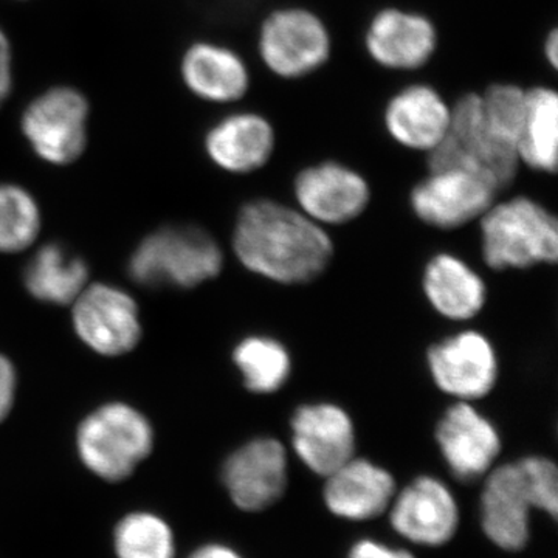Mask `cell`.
I'll return each instance as SVG.
<instances>
[{
    "label": "cell",
    "instance_id": "cell-25",
    "mask_svg": "<svg viewBox=\"0 0 558 558\" xmlns=\"http://www.w3.org/2000/svg\"><path fill=\"white\" fill-rule=\"evenodd\" d=\"M112 548L117 558L178 557L171 524L149 510H134L121 517L113 527Z\"/></svg>",
    "mask_w": 558,
    "mask_h": 558
},
{
    "label": "cell",
    "instance_id": "cell-4",
    "mask_svg": "<svg viewBox=\"0 0 558 558\" xmlns=\"http://www.w3.org/2000/svg\"><path fill=\"white\" fill-rule=\"evenodd\" d=\"M218 242L197 227H165L140 242L130 259L131 278L145 288L191 289L218 277Z\"/></svg>",
    "mask_w": 558,
    "mask_h": 558
},
{
    "label": "cell",
    "instance_id": "cell-18",
    "mask_svg": "<svg viewBox=\"0 0 558 558\" xmlns=\"http://www.w3.org/2000/svg\"><path fill=\"white\" fill-rule=\"evenodd\" d=\"M208 159L231 174H250L269 163L277 148L274 124L258 112L229 113L204 138Z\"/></svg>",
    "mask_w": 558,
    "mask_h": 558
},
{
    "label": "cell",
    "instance_id": "cell-35",
    "mask_svg": "<svg viewBox=\"0 0 558 558\" xmlns=\"http://www.w3.org/2000/svg\"><path fill=\"white\" fill-rule=\"evenodd\" d=\"M14 87V72L0 73V109L3 108Z\"/></svg>",
    "mask_w": 558,
    "mask_h": 558
},
{
    "label": "cell",
    "instance_id": "cell-30",
    "mask_svg": "<svg viewBox=\"0 0 558 558\" xmlns=\"http://www.w3.org/2000/svg\"><path fill=\"white\" fill-rule=\"evenodd\" d=\"M17 374L13 363L0 354V424L9 417L16 399Z\"/></svg>",
    "mask_w": 558,
    "mask_h": 558
},
{
    "label": "cell",
    "instance_id": "cell-15",
    "mask_svg": "<svg viewBox=\"0 0 558 558\" xmlns=\"http://www.w3.org/2000/svg\"><path fill=\"white\" fill-rule=\"evenodd\" d=\"M428 366L436 385L462 400L484 398L498 376L497 355L490 341L473 330L457 333L429 349Z\"/></svg>",
    "mask_w": 558,
    "mask_h": 558
},
{
    "label": "cell",
    "instance_id": "cell-19",
    "mask_svg": "<svg viewBox=\"0 0 558 558\" xmlns=\"http://www.w3.org/2000/svg\"><path fill=\"white\" fill-rule=\"evenodd\" d=\"M451 106L428 84H410L389 98L384 123L389 137L407 149L432 153L450 130Z\"/></svg>",
    "mask_w": 558,
    "mask_h": 558
},
{
    "label": "cell",
    "instance_id": "cell-34",
    "mask_svg": "<svg viewBox=\"0 0 558 558\" xmlns=\"http://www.w3.org/2000/svg\"><path fill=\"white\" fill-rule=\"evenodd\" d=\"M543 53H545L546 62L553 68L558 70V31L550 28L546 35L545 44H543Z\"/></svg>",
    "mask_w": 558,
    "mask_h": 558
},
{
    "label": "cell",
    "instance_id": "cell-6",
    "mask_svg": "<svg viewBox=\"0 0 558 558\" xmlns=\"http://www.w3.org/2000/svg\"><path fill=\"white\" fill-rule=\"evenodd\" d=\"M90 102L73 86L40 92L22 110V135L36 157L53 167L78 161L89 145Z\"/></svg>",
    "mask_w": 558,
    "mask_h": 558
},
{
    "label": "cell",
    "instance_id": "cell-9",
    "mask_svg": "<svg viewBox=\"0 0 558 558\" xmlns=\"http://www.w3.org/2000/svg\"><path fill=\"white\" fill-rule=\"evenodd\" d=\"M288 473V454L282 444L277 439L258 438L227 458L222 483L238 509L263 512L284 495Z\"/></svg>",
    "mask_w": 558,
    "mask_h": 558
},
{
    "label": "cell",
    "instance_id": "cell-2",
    "mask_svg": "<svg viewBox=\"0 0 558 558\" xmlns=\"http://www.w3.org/2000/svg\"><path fill=\"white\" fill-rule=\"evenodd\" d=\"M154 439L153 425L142 411L124 402H109L81 422L76 453L92 475L120 483L149 458Z\"/></svg>",
    "mask_w": 558,
    "mask_h": 558
},
{
    "label": "cell",
    "instance_id": "cell-3",
    "mask_svg": "<svg viewBox=\"0 0 558 558\" xmlns=\"http://www.w3.org/2000/svg\"><path fill=\"white\" fill-rule=\"evenodd\" d=\"M481 236L492 269H526L558 258L557 219L529 197L494 202L481 216Z\"/></svg>",
    "mask_w": 558,
    "mask_h": 558
},
{
    "label": "cell",
    "instance_id": "cell-32",
    "mask_svg": "<svg viewBox=\"0 0 558 558\" xmlns=\"http://www.w3.org/2000/svg\"><path fill=\"white\" fill-rule=\"evenodd\" d=\"M189 558H244L236 549L223 543H207L193 550Z\"/></svg>",
    "mask_w": 558,
    "mask_h": 558
},
{
    "label": "cell",
    "instance_id": "cell-22",
    "mask_svg": "<svg viewBox=\"0 0 558 558\" xmlns=\"http://www.w3.org/2000/svg\"><path fill=\"white\" fill-rule=\"evenodd\" d=\"M424 290L439 314L451 319L475 317L486 303V284L464 260L438 255L429 260Z\"/></svg>",
    "mask_w": 558,
    "mask_h": 558
},
{
    "label": "cell",
    "instance_id": "cell-26",
    "mask_svg": "<svg viewBox=\"0 0 558 558\" xmlns=\"http://www.w3.org/2000/svg\"><path fill=\"white\" fill-rule=\"evenodd\" d=\"M234 365L241 371L244 385L256 395H270L288 381V349L269 337H248L233 352Z\"/></svg>",
    "mask_w": 558,
    "mask_h": 558
},
{
    "label": "cell",
    "instance_id": "cell-10",
    "mask_svg": "<svg viewBox=\"0 0 558 558\" xmlns=\"http://www.w3.org/2000/svg\"><path fill=\"white\" fill-rule=\"evenodd\" d=\"M486 180L462 170L429 171L411 191V208L436 229L451 230L481 218L497 199Z\"/></svg>",
    "mask_w": 558,
    "mask_h": 558
},
{
    "label": "cell",
    "instance_id": "cell-16",
    "mask_svg": "<svg viewBox=\"0 0 558 558\" xmlns=\"http://www.w3.org/2000/svg\"><path fill=\"white\" fill-rule=\"evenodd\" d=\"M292 446L307 469L326 478L354 458V425L340 407L303 405L292 417Z\"/></svg>",
    "mask_w": 558,
    "mask_h": 558
},
{
    "label": "cell",
    "instance_id": "cell-8",
    "mask_svg": "<svg viewBox=\"0 0 558 558\" xmlns=\"http://www.w3.org/2000/svg\"><path fill=\"white\" fill-rule=\"evenodd\" d=\"M73 329L81 341L105 357H119L142 339L138 304L110 284H92L73 301Z\"/></svg>",
    "mask_w": 558,
    "mask_h": 558
},
{
    "label": "cell",
    "instance_id": "cell-24",
    "mask_svg": "<svg viewBox=\"0 0 558 558\" xmlns=\"http://www.w3.org/2000/svg\"><path fill=\"white\" fill-rule=\"evenodd\" d=\"M520 163L531 170L556 174L558 165V94L553 87L526 89V110L521 124Z\"/></svg>",
    "mask_w": 558,
    "mask_h": 558
},
{
    "label": "cell",
    "instance_id": "cell-5",
    "mask_svg": "<svg viewBox=\"0 0 558 558\" xmlns=\"http://www.w3.org/2000/svg\"><path fill=\"white\" fill-rule=\"evenodd\" d=\"M427 165L428 171L472 172L501 193L517 178L520 159L515 148L487 130L480 94L469 92L451 106L449 134L427 154Z\"/></svg>",
    "mask_w": 558,
    "mask_h": 558
},
{
    "label": "cell",
    "instance_id": "cell-12",
    "mask_svg": "<svg viewBox=\"0 0 558 558\" xmlns=\"http://www.w3.org/2000/svg\"><path fill=\"white\" fill-rule=\"evenodd\" d=\"M532 509L534 501L519 461L487 473L481 494V526L497 548L508 553L526 548Z\"/></svg>",
    "mask_w": 558,
    "mask_h": 558
},
{
    "label": "cell",
    "instance_id": "cell-20",
    "mask_svg": "<svg viewBox=\"0 0 558 558\" xmlns=\"http://www.w3.org/2000/svg\"><path fill=\"white\" fill-rule=\"evenodd\" d=\"M180 78L194 97L213 105L241 101L252 83L241 54L209 40H197L183 51Z\"/></svg>",
    "mask_w": 558,
    "mask_h": 558
},
{
    "label": "cell",
    "instance_id": "cell-13",
    "mask_svg": "<svg viewBox=\"0 0 558 558\" xmlns=\"http://www.w3.org/2000/svg\"><path fill=\"white\" fill-rule=\"evenodd\" d=\"M296 202L317 223L340 226L359 218L368 207V182L339 161H323L304 168L293 183Z\"/></svg>",
    "mask_w": 558,
    "mask_h": 558
},
{
    "label": "cell",
    "instance_id": "cell-31",
    "mask_svg": "<svg viewBox=\"0 0 558 558\" xmlns=\"http://www.w3.org/2000/svg\"><path fill=\"white\" fill-rule=\"evenodd\" d=\"M348 558H416L410 550L389 548L376 539H360L349 549Z\"/></svg>",
    "mask_w": 558,
    "mask_h": 558
},
{
    "label": "cell",
    "instance_id": "cell-27",
    "mask_svg": "<svg viewBox=\"0 0 558 558\" xmlns=\"http://www.w3.org/2000/svg\"><path fill=\"white\" fill-rule=\"evenodd\" d=\"M43 218L35 196L16 183L0 182V253H17L38 238Z\"/></svg>",
    "mask_w": 558,
    "mask_h": 558
},
{
    "label": "cell",
    "instance_id": "cell-28",
    "mask_svg": "<svg viewBox=\"0 0 558 558\" xmlns=\"http://www.w3.org/2000/svg\"><path fill=\"white\" fill-rule=\"evenodd\" d=\"M480 97L481 112L487 130L517 149L526 110V89L519 84L495 83L480 94Z\"/></svg>",
    "mask_w": 558,
    "mask_h": 558
},
{
    "label": "cell",
    "instance_id": "cell-33",
    "mask_svg": "<svg viewBox=\"0 0 558 558\" xmlns=\"http://www.w3.org/2000/svg\"><path fill=\"white\" fill-rule=\"evenodd\" d=\"M13 72V47L5 31L0 27V73Z\"/></svg>",
    "mask_w": 558,
    "mask_h": 558
},
{
    "label": "cell",
    "instance_id": "cell-7",
    "mask_svg": "<svg viewBox=\"0 0 558 558\" xmlns=\"http://www.w3.org/2000/svg\"><path fill=\"white\" fill-rule=\"evenodd\" d=\"M258 51L264 65L282 80L318 72L332 53V38L322 17L301 7L271 11L263 21Z\"/></svg>",
    "mask_w": 558,
    "mask_h": 558
},
{
    "label": "cell",
    "instance_id": "cell-1",
    "mask_svg": "<svg viewBox=\"0 0 558 558\" xmlns=\"http://www.w3.org/2000/svg\"><path fill=\"white\" fill-rule=\"evenodd\" d=\"M233 248L248 270L284 284L312 281L332 258V242L317 222L267 199L241 209Z\"/></svg>",
    "mask_w": 558,
    "mask_h": 558
},
{
    "label": "cell",
    "instance_id": "cell-11",
    "mask_svg": "<svg viewBox=\"0 0 558 558\" xmlns=\"http://www.w3.org/2000/svg\"><path fill=\"white\" fill-rule=\"evenodd\" d=\"M392 529L414 545L439 548L457 535L459 508L450 488L432 476H418L389 506Z\"/></svg>",
    "mask_w": 558,
    "mask_h": 558
},
{
    "label": "cell",
    "instance_id": "cell-14",
    "mask_svg": "<svg viewBox=\"0 0 558 558\" xmlns=\"http://www.w3.org/2000/svg\"><path fill=\"white\" fill-rule=\"evenodd\" d=\"M438 31L414 11L384 9L371 20L365 49L377 65L395 72L425 68L438 50Z\"/></svg>",
    "mask_w": 558,
    "mask_h": 558
},
{
    "label": "cell",
    "instance_id": "cell-21",
    "mask_svg": "<svg viewBox=\"0 0 558 558\" xmlns=\"http://www.w3.org/2000/svg\"><path fill=\"white\" fill-rule=\"evenodd\" d=\"M325 505L332 515L351 521L377 519L396 497V483L388 470L368 459L352 458L326 476Z\"/></svg>",
    "mask_w": 558,
    "mask_h": 558
},
{
    "label": "cell",
    "instance_id": "cell-17",
    "mask_svg": "<svg viewBox=\"0 0 558 558\" xmlns=\"http://www.w3.org/2000/svg\"><path fill=\"white\" fill-rule=\"evenodd\" d=\"M436 439L450 472L464 483L484 478L501 451L497 428L469 403H457L446 411Z\"/></svg>",
    "mask_w": 558,
    "mask_h": 558
},
{
    "label": "cell",
    "instance_id": "cell-23",
    "mask_svg": "<svg viewBox=\"0 0 558 558\" xmlns=\"http://www.w3.org/2000/svg\"><path fill=\"white\" fill-rule=\"evenodd\" d=\"M89 267L83 258L60 244L40 247L27 264L24 284L32 296L44 303L65 306L86 289Z\"/></svg>",
    "mask_w": 558,
    "mask_h": 558
},
{
    "label": "cell",
    "instance_id": "cell-29",
    "mask_svg": "<svg viewBox=\"0 0 558 558\" xmlns=\"http://www.w3.org/2000/svg\"><path fill=\"white\" fill-rule=\"evenodd\" d=\"M521 469L526 476L534 509L542 510L553 517L558 515V472L550 459L527 457L520 459Z\"/></svg>",
    "mask_w": 558,
    "mask_h": 558
}]
</instances>
